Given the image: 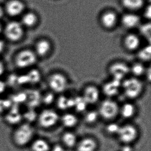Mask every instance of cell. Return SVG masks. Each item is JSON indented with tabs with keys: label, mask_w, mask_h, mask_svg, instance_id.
<instances>
[{
	"label": "cell",
	"mask_w": 151,
	"mask_h": 151,
	"mask_svg": "<svg viewBox=\"0 0 151 151\" xmlns=\"http://www.w3.org/2000/svg\"><path fill=\"white\" fill-rule=\"evenodd\" d=\"M74 98V108H75L76 111L78 112H85L88 104L84 100L83 96H78Z\"/></svg>",
	"instance_id": "cell-28"
},
{
	"label": "cell",
	"mask_w": 151,
	"mask_h": 151,
	"mask_svg": "<svg viewBox=\"0 0 151 151\" xmlns=\"http://www.w3.org/2000/svg\"><path fill=\"white\" fill-rule=\"evenodd\" d=\"M97 143L91 138H85L78 142L77 145L78 151H95Z\"/></svg>",
	"instance_id": "cell-19"
},
{
	"label": "cell",
	"mask_w": 151,
	"mask_h": 151,
	"mask_svg": "<svg viewBox=\"0 0 151 151\" xmlns=\"http://www.w3.org/2000/svg\"><path fill=\"white\" fill-rule=\"evenodd\" d=\"M26 31L20 21L13 20L3 25L2 36L7 42L16 44L25 39Z\"/></svg>",
	"instance_id": "cell-2"
},
{
	"label": "cell",
	"mask_w": 151,
	"mask_h": 151,
	"mask_svg": "<svg viewBox=\"0 0 151 151\" xmlns=\"http://www.w3.org/2000/svg\"><path fill=\"white\" fill-rule=\"evenodd\" d=\"M8 88V85L6 81H4L2 78L0 79V97L4 96Z\"/></svg>",
	"instance_id": "cell-37"
},
{
	"label": "cell",
	"mask_w": 151,
	"mask_h": 151,
	"mask_svg": "<svg viewBox=\"0 0 151 151\" xmlns=\"http://www.w3.org/2000/svg\"><path fill=\"white\" fill-rule=\"evenodd\" d=\"M33 109H31L30 111L27 113H23V119H26L27 120V123L31 124L32 122H33L35 120H37L38 114H36V112L33 111Z\"/></svg>",
	"instance_id": "cell-34"
},
{
	"label": "cell",
	"mask_w": 151,
	"mask_h": 151,
	"mask_svg": "<svg viewBox=\"0 0 151 151\" xmlns=\"http://www.w3.org/2000/svg\"><path fill=\"white\" fill-rule=\"evenodd\" d=\"M121 87L127 98L135 99L138 98L143 91L142 83L138 78H126L122 82Z\"/></svg>",
	"instance_id": "cell-4"
},
{
	"label": "cell",
	"mask_w": 151,
	"mask_h": 151,
	"mask_svg": "<svg viewBox=\"0 0 151 151\" xmlns=\"http://www.w3.org/2000/svg\"><path fill=\"white\" fill-rule=\"evenodd\" d=\"M140 31L141 34L147 38H150L151 37V24L147 23L142 25L140 28Z\"/></svg>",
	"instance_id": "cell-36"
},
{
	"label": "cell",
	"mask_w": 151,
	"mask_h": 151,
	"mask_svg": "<svg viewBox=\"0 0 151 151\" xmlns=\"http://www.w3.org/2000/svg\"><path fill=\"white\" fill-rule=\"evenodd\" d=\"M34 130L31 124L21 123L17 125L13 133V140L19 147H24L32 142Z\"/></svg>",
	"instance_id": "cell-3"
},
{
	"label": "cell",
	"mask_w": 151,
	"mask_h": 151,
	"mask_svg": "<svg viewBox=\"0 0 151 151\" xmlns=\"http://www.w3.org/2000/svg\"><path fill=\"white\" fill-rule=\"evenodd\" d=\"M100 92L98 88L93 85H89L84 89L83 98L88 104H94L98 101Z\"/></svg>",
	"instance_id": "cell-13"
},
{
	"label": "cell",
	"mask_w": 151,
	"mask_h": 151,
	"mask_svg": "<svg viewBox=\"0 0 151 151\" xmlns=\"http://www.w3.org/2000/svg\"><path fill=\"white\" fill-rule=\"evenodd\" d=\"M140 21V18L136 14H128L123 16L122 23L127 29H134L139 25Z\"/></svg>",
	"instance_id": "cell-18"
},
{
	"label": "cell",
	"mask_w": 151,
	"mask_h": 151,
	"mask_svg": "<svg viewBox=\"0 0 151 151\" xmlns=\"http://www.w3.org/2000/svg\"><path fill=\"white\" fill-rule=\"evenodd\" d=\"M138 57L140 60L143 61H149L151 60V47L147 45L139 50L138 52Z\"/></svg>",
	"instance_id": "cell-29"
},
{
	"label": "cell",
	"mask_w": 151,
	"mask_h": 151,
	"mask_svg": "<svg viewBox=\"0 0 151 151\" xmlns=\"http://www.w3.org/2000/svg\"><path fill=\"white\" fill-rule=\"evenodd\" d=\"M59 119V115L55 110L45 109L38 114L37 120L41 127L49 129L54 127L58 122Z\"/></svg>",
	"instance_id": "cell-6"
},
{
	"label": "cell",
	"mask_w": 151,
	"mask_h": 151,
	"mask_svg": "<svg viewBox=\"0 0 151 151\" xmlns=\"http://www.w3.org/2000/svg\"><path fill=\"white\" fill-rule=\"evenodd\" d=\"M122 82L112 79L111 81L106 82L103 86L102 90L104 94L108 97H112L118 94L121 87Z\"/></svg>",
	"instance_id": "cell-15"
},
{
	"label": "cell",
	"mask_w": 151,
	"mask_h": 151,
	"mask_svg": "<svg viewBox=\"0 0 151 151\" xmlns=\"http://www.w3.org/2000/svg\"><path fill=\"white\" fill-rule=\"evenodd\" d=\"M52 151H65V149L61 145H56L53 147Z\"/></svg>",
	"instance_id": "cell-40"
},
{
	"label": "cell",
	"mask_w": 151,
	"mask_h": 151,
	"mask_svg": "<svg viewBox=\"0 0 151 151\" xmlns=\"http://www.w3.org/2000/svg\"><path fill=\"white\" fill-rule=\"evenodd\" d=\"M55 97L52 92H47L43 96H41V103L45 105H50L54 102Z\"/></svg>",
	"instance_id": "cell-33"
},
{
	"label": "cell",
	"mask_w": 151,
	"mask_h": 151,
	"mask_svg": "<svg viewBox=\"0 0 151 151\" xmlns=\"http://www.w3.org/2000/svg\"><path fill=\"white\" fill-rule=\"evenodd\" d=\"M120 127V126L116 123H111L106 127V131L110 134H117Z\"/></svg>",
	"instance_id": "cell-35"
},
{
	"label": "cell",
	"mask_w": 151,
	"mask_h": 151,
	"mask_svg": "<svg viewBox=\"0 0 151 151\" xmlns=\"http://www.w3.org/2000/svg\"><path fill=\"white\" fill-rule=\"evenodd\" d=\"M3 25L2 24L1 21H0V37L2 36V33H3Z\"/></svg>",
	"instance_id": "cell-45"
},
{
	"label": "cell",
	"mask_w": 151,
	"mask_h": 151,
	"mask_svg": "<svg viewBox=\"0 0 151 151\" xmlns=\"http://www.w3.org/2000/svg\"><path fill=\"white\" fill-rule=\"evenodd\" d=\"M101 22L104 28L112 29L116 24L117 16L114 12H105L101 17Z\"/></svg>",
	"instance_id": "cell-17"
},
{
	"label": "cell",
	"mask_w": 151,
	"mask_h": 151,
	"mask_svg": "<svg viewBox=\"0 0 151 151\" xmlns=\"http://www.w3.org/2000/svg\"><path fill=\"white\" fill-rule=\"evenodd\" d=\"M61 120L63 126L68 128L75 127L78 122V118L75 114L71 113L63 114L61 117Z\"/></svg>",
	"instance_id": "cell-24"
},
{
	"label": "cell",
	"mask_w": 151,
	"mask_h": 151,
	"mask_svg": "<svg viewBox=\"0 0 151 151\" xmlns=\"http://www.w3.org/2000/svg\"><path fill=\"white\" fill-rule=\"evenodd\" d=\"M151 16V7L149 6L145 12V17L146 18L150 19Z\"/></svg>",
	"instance_id": "cell-41"
},
{
	"label": "cell",
	"mask_w": 151,
	"mask_h": 151,
	"mask_svg": "<svg viewBox=\"0 0 151 151\" xmlns=\"http://www.w3.org/2000/svg\"><path fill=\"white\" fill-rule=\"evenodd\" d=\"M38 58L33 49L24 47L18 50L14 54L12 64L18 71L25 72L34 68Z\"/></svg>",
	"instance_id": "cell-1"
},
{
	"label": "cell",
	"mask_w": 151,
	"mask_h": 151,
	"mask_svg": "<svg viewBox=\"0 0 151 151\" xmlns=\"http://www.w3.org/2000/svg\"><path fill=\"white\" fill-rule=\"evenodd\" d=\"M143 0H122L123 5L128 9H137L143 5Z\"/></svg>",
	"instance_id": "cell-30"
},
{
	"label": "cell",
	"mask_w": 151,
	"mask_h": 151,
	"mask_svg": "<svg viewBox=\"0 0 151 151\" xmlns=\"http://www.w3.org/2000/svg\"><path fill=\"white\" fill-rule=\"evenodd\" d=\"M27 102L29 101V104L31 106V109L34 108L41 103V95L38 91L34 90L31 91L29 94L27 93Z\"/></svg>",
	"instance_id": "cell-25"
},
{
	"label": "cell",
	"mask_w": 151,
	"mask_h": 151,
	"mask_svg": "<svg viewBox=\"0 0 151 151\" xmlns=\"http://www.w3.org/2000/svg\"><path fill=\"white\" fill-rule=\"evenodd\" d=\"M5 14L12 18H17L24 12L25 5L21 0H9L4 7Z\"/></svg>",
	"instance_id": "cell-10"
},
{
	"label": "cell",
	"mask_w": 151,
	"mask_h": 151,
	"mask_svg": "<svg viewBox=\"0 0 151 151\" xmlns=\"http://www.w3.org/2000/svg\"><path fill=\"white\" fill-rule=\"evenodd\" d=\"M62 139L63 143L68 147H73L77 142L76 136L73 133L70 132L64 133Z\"/></svg>",
	"instance_id": "cell-27"
},
{
	"label": "cell",
	"mask_w": 151,
	"mask_h": 151,
	"mask_svg": "<svg viewBox=\"0 0 151 151\" xmlns=\"http://www.w3.org/2000/svg\"><path fill=\"white\" fill-rule=\"evenodd\" d=\"M109 72L112 79L122 82L129 74V67L123 62H116L112 63L109 68Z\"/></svg>",
	"instance_id": "cell-8"
},
{
	"label": "cell",
	"mask_w": 151,
	"mask_h": 151,
	"mask_svg": "<svg viewBox=\"0 0 151 151\" xmlns=\"http://www.w3.org/2000/svg\"><path fill=\"white\" fill-rule=\"evenodd\" d=\"M7 42L2 37H0V58L1 56L4 54L6 51L7 48Z\"/></svg>",
	"instance_id": "cell-38"
},
{
	"label": "cell",
	"mask_w": 151,
	"mask_h": 151,
	"mask_svg": "<svg viewBox=\"0 0 151 151\" xmlns=\"http://www.w3.org/2000/svg\"><path fill=\"white\" fill-rule=\"evenodd\" d=\"M5 14V12L4 7L0 5V21L4 17Z\"/></svg>",
	"instance_id": "cell-44"
},
{
	"label": "cell",
	"mask_w": 151,
	"mask_h": 151,
	"mask_svg": "<svg viewBox=\"0 0 151 151\" xmlns=\"http://www.w3.org/2000/svg\"><path fill=\"white\" fill-rule=\"evenodd\" d=\"M125 49L129 51H134L138 49L140 45V39L138 35L129 33L126 35L123 41Z\"/></svg>",
	"instance_id": "cell-16"
},
{
	"label": "cell",
	"mask_w": 151,
	"mask_h": 151,
	"mask_svg": "<svg viewBox=\"0 0 151 151\" xmlns=\"http://www.w3.org/2000/svg\"><path fill=\"white\" fill-rule=\"evenodd\" d=\"M12 106V103L10 99H5L0 97V114H5Z\"/></svg>",
	"instance_id": "cell-32"
},
{
	"label": "cell",
	"mask_w": 151,
	"mask_h": 151,
	"mask_svg": "<svg viewBox=\"0 0 151 151\" xmlns=\"http://www.w3.org/2000/svg\"><path fill=\"white\" fill-rule=\"evenodd\" d=\"M119 108L116 101L111 99H106L101 103L99 114L105 120H112L118 114Z\"/></svg>",
	"instance_id": "cell-5"
},
{
	"label": "cell",
	"mask_w": 151,
	"mask_h": 151,
	"mask_svg": "<svg viewBox=\"0 0 151 151\" xmlns=\"http://www.w3.org/2000/svg\"><path fill=\"white\" fill-rule=\"evenodd\" d=\"M52 49L51 42L45 38L38 39L33 48L38 58H44L49 54Z\"/></svg>",
	"instance_id": "cell-11"
},
{
	"label": "cell",
	"mask_w": 151,
	"mask_h": 151,
	"mask_svg": "<svg viewBox=\"0 0 151 151\" xmlns=\"http://www.w3.org/2000/svg\"><path fill=\"white\" fill-rule=\"evenodd\" d=\"M27 84L35 85L38 84L41 79V74L39 70L34 68L25 71Z\"/></svg>",
	"instance_id": "cell-20"
},
{
	"label": "cell",
	"mask_w": 151,
	"mask_h": 151,
	"mask_svg": "<svg viewBox=\"0 0 151 151\" xmlns=\"http://www.w3.org/2000/svg\"><path fill=\"white\" fill-rule=\"evenodd\" d=\"M20 22L26 30L32 29L36 27L38 22V18L35 12H24L21 16Z\"/></svg>",
	"instance_id": "cell-14"
},
{
	"label": "cell",
	"mask_w": 151,
	"mask_h": 151,
	"mask_svg": "<svg viewBox=\"0 0 151 151\" xmlns=\"http://www.w3.org/2000/svg\"><path fill=\"white\" fill-rule=\"evenodd\" d=\"M145 74L147 75V80L150 82L151 81V68H149L147 69H146V71H145Z\"/></svg>",
	"instance_id": "cell-42"
},
{
	"label": "cell",
	"mask_w": 151,
	"mask_h": 151,
	"mask_svg": "<svg viewBox=\"0 0 151 151\" xmlns=\"http://www.w3.org/2000/svg\"><path fill=\"white\" fill-rule=\"evenodd\" d=\"M117 135L121 142L127 145L137 138L138 131L133 125L125 124L120 127Z\"/></svg>",
	"instance_id": "cell-9"
},
{
	"label": "cell",
	"mask_w": 151,
	"mask_h": 151,
	"mask_svg": "<svg viewBox=\"0 0 151 151\" xmlns=\"http://www.w3.org/2000/svg\"><path fill=\"white\" fill-rule=\"evenodd\" d=\"M136 110V107L133 103H125L119 108V112L123 118L130 119L135 115Z\"/></svg>",
	"instance_id": "cell-21"
},
{
	"label": "cell",
	"mask_w": 151,
	"mask_h": 151,
	"mask_svg": "<svg viewBox=\"0 0 151 151\" xmlns=\"http://www.w3.org/2000/svg\"><path fill=\"white\" fill-rule=\"evenodd\" d=\"M47 83L52 92L61 93L67 87L68 82L67 78L63 74L56 72L51 74L48 77Z\"/></svg>",
	"instance_id": "cell-7"
},
{
	"label": "cell",
	"mask_w": 151,
	"mask_h": 151,
	"mask_svg": "<svg viewBox=\"0 0 151 151\" xmlns=\"http://www.w3.org/2000/svg\"><path fill=\"white\" fill-rule=\"evenodd\" d=\"M133 148L127 145L123 146L122 148V151H133Z\"/></svg>",
	"instance_id": "cell-43"
},
{
	"label": "cell",
	"mask_w": 151,
	"mask_h": 151,
	"mask_svg": "<svg viewBox=\"0 0 151 151\" xmlns=\"http://www.w3.org/2000/svg\"><path fill=\"white\" fill-rule=\"evenodd\" d=\"M31 150L32 151H49L50 147L47 141L43 139H37L32 142Z\"/></svg>",
	"instance_id": "cell-23"
},
{
	"label": "cell",
	"mask_w": 151,
	"mask_h": 151,
	"mask_svg": "<svg viewBox=\"0 0 151 151\" xmlns=\"http://www.w3.org/2000/svg\"><path fill=\"white\" fill-rule=\"evenodd\" d=\"M5 121L7 123L11 125H18L22 123L23 112H21L18 108L13 106L4 114Z\"/></svg>",
	"instance_id": "cell-12"
},
{
	"label": "cell",
	"mask_w": 151,
	"mask_h": 151,
	"mask_svg": "<svg viewBox=\"0 0 151 151\" xmlns=\"http://www.w3.org/2000/svg\"><path fill=\"white\" fill-rule=\"evenodd\" d=\"M99 115V112L96 110H90L85 112L84 115V120L89 124H93L98 120Z\"/></svg>",
	"instance_id": "cell-31"
},
{
	"label": "cell",
	"mask_w": 151,
	"mask_h": 151,
	"mask_svg": "<svg viewBox=\"0 0 151 151\" xmlns=\"http://www.w3.org/2000/svg\"><path fill=\"white\" fill-rule=\"evenodd\" d=\"M146 68L142 63L137 62L133 63L129 67V72L133 76V77L138 78L145 74Z\"/></svg>",
	"instance_id": "cell-26"
},
{
	"label": "cell",
	"mask_w": 151,
	"mask_h": 151,
	"mask_svg": "<svg viewBox=\"0 0 151 151\" xmlns=\"http://www.w3.org/2000/svg\"><path fill=\"white\" fill-rule=\"evenodd\" d=\"M56 105L60 110H66L69 108H74V98L61 96L56 100Z\"/></svg>",
	"instance_id": "cell-22"
},
{
	"label": "cell",
	"mask_w": 151,
	"mask_h": 151,
	"mask_svg": "<svg viewBox=\"0 0 151 151\" xmlns=\"http://www.w3.org/2000/svg\"><path fill=\"white\" fill-rule=\"evenodd\" d=\"M6 63L0 58V79L2 78L6 71Z\"/></svg>",
	"instance_id": "cell-39"
}]
</instances>
